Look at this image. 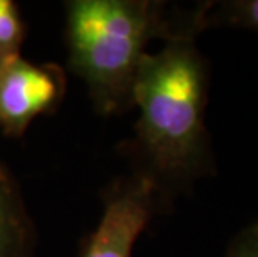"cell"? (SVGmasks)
<instances>
[{"instance_id": "cell-4", "label": "cell", "mask_w": 258, "mask_h": 257, "mask_svg": "<svg viewBox=\"0 0 258 257\" xmlns=\"http://www.w3.org/2000/svg\"><path fill=\"white\" fill-rule=\"evenodd\" d=\"M67 92L57 64H34L22 56L0 64V132L20 139L40 116H52Z\"/></svg>"}, {"instance_id": "cell-8", "label": "cell", "mask_w": 258, "mask_h": 257, "mask_svg": "<svg viewBox=\"0 0 258 257\" xmlns=\"http://www.w3.org/2000/svg\"><path fill=\"white\" fill-rule=\"evenodd\" d=\"M225 257H258V217L251 219L230 240Z\"/></svg>"}, {"instance_id": "cell-6", "label": "cell", "mask_w": 258, "mask_h": 257, "mask_svg": "<svg viewBox=\"0 0 258 257\" xmlns=\"http://www.w3.org/2000/svg\"><path fill=\"white\" fill-rule=\"evenodd\" d=\"M202 29L233 27L258 34V0H222L200 4Z\"/></svg>"}, {"instance_id": "cell-1", "label": "cell", "mask_w": 258, "mask_h": 257, "mask_svg": "<svg viewBox=\"0 0 258 257\" xmlns=\"http://www.w3.org/2000/svg\"><path fill=\"white\" fill-rule=\"evenodd\" d=\"M197 35V30H180L158 52H147L134 85L139 119L128 142L132 172L150 180L165 205L215 174L205 124L210 70Z\"/></svg>"}, {"instance_id": "cell-2", "label": "cell", "mask_w": 258, "mask_h": 257, "mask_svg": "<svg viewBox=\"0 0 258 257\" xmlns=\"http://www.w3.org/2000/svg\"><path fill=\"white\" fill-rule=\"evenodd\" d=\"M63 9L69 69L105 117L134 109V85L148 43L186 29L203 32L200 5L183 12L160 0H69Z\"/></svg>"}, {"instance_id": "cell-3", "label": "cell", "mask_w": 258, "mask_h": 257, "mask_svg": "<svg viewBox=\"0 0 258 257\" xmlns=\"http://www.w3.org/2000/svg\"><path fill=\"white\" fill-rule=\"evenodd\" d=\"M102 199L100 221L84 239L79 257H132L142 232L165 204L150 180L135 172L115 179Z\"/></svg>"}, {"instance_id": "cell-5", "label": "cell", "mask_w": 258, "mask_h": 257, "mask_svg": "<svg viewBox=\"0 0 258 257\" xmlns=\"http://www.w3.org/2000/svg\"><path fill=\"white\" fill-rule=\"evenodd\" d=\"M37 229L17 179L0 161V257H35Z\"/></svg>"}, {"instance_id": "cell-7", "label": "cell", "mask_w": 258, "mask_h": 257, "mask_svg": "<svg viewBox=\"0 0 258 257\" xmlns=\"http://www.w3.org/2000/svg\"><path fill=\"white\" fill-rule=\"evenodd\" d=\"M27 37L25 22L14 0H0V64L20 56Z\"/></svg>"}]
</instances>
